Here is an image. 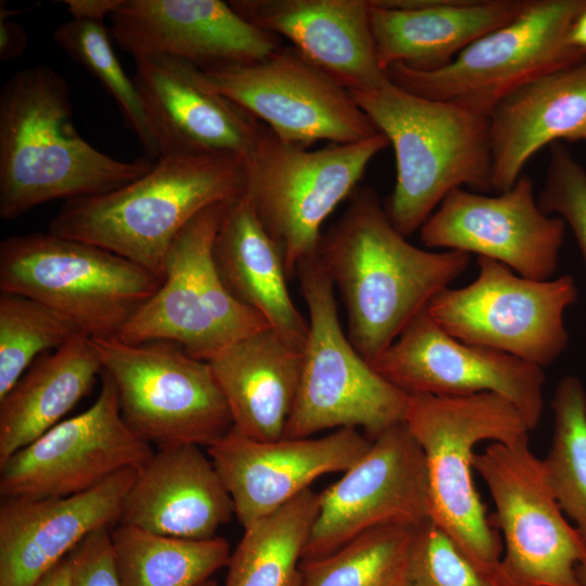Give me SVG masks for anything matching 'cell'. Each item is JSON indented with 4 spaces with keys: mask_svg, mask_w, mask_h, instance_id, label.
Here are the masks:
<instances>
[{
    "mask_svg": "<svg viewBox=\"0 0 586 586\" xmlns=\"http://www.w3.org/2000/svg\"><path fill=\"white\" fill-rule=\"evenodd\" d=\"M318 254L345 304L347 337L369 364L471 259L461 251L411 244L392 225L377 192L360 184L322 233Z\"/></svg>",
    "mask_w": 586,
    "mask_h": 586,
    "instance_id": "1",
    "label": "cell"
},
{
    "mask_svg": "<svg viewBox=\"0 0 586 586\" xmlns=\"http://www.w3.org/2000/svg\"><path fill=\"white\" fill-rule=\"evenodd\" d=\"M151 158L123 161L94 148L73 123L69 87L48 65L15 73L0 92V217L14 220L54 200L118 189Z\"/></svg>",
    "mask_w": 586,
    "mask_h": 586,
    "instance_id": "2",
    "label": "cell"
},
{
    "mask_svg": "<svg viewBox=\"0 0 586 586\" xmlns=\"http://www.w3.org/2000/svg\"><path fill=\"white\" fill-rule=\"evenodd\" d=\"M246 165L224 153L161 156L141 177L111 192L65 202L49 232L93 244L161 280L179 232L212 205L245 192Z\"/></svg>",
    "mask_w": 586,
    "mask_h": 586,
    "instance_id": "3",
    "label": "cell"
},
{
    "mask_svg": "<svg viewBox=\"0 0 586 586\" xmlns=\"http://www.w3.org/2000/svg\"><path fill=\"white\" fill-rule=\"evenodd\" d=\"M349 92L393 148L395 184L383 205L403 235L420 230L455 189L493 192L488 118L410 93L388 78Z\"/></svg>",
    "mask_w": 586,
    "mask_h": 586,
    "instance_id": "4",
    "label": "cell"
},
{
    "mask_svg": "<svg viewBox=\"0 0 586 586\" xmlns=\"http://www.w3.org/2000/svg\"><path fill=\"white\" fill-rule=\"evenodd\" d=\"M405 423L424 455L431 520L497 586L502 547L473 482L474 448L528 437L523 416L496 393L416 394Z\"/></svg>",
    "mask_w": 586,
    "mask_h": 586,
    "instance_id": "5",
    "label": "cell"
},
{
    "mask_svg": "<svg viewBox=\"0 0 586 586\" xmlns=\"http://www.w3.org/2000/svg\"><path fill=\"white\" fill-rule=\"evenodd\" d=\"M308 309L301 380L283 438L362 429L371 441L405 422L409 395L379 374L344 333L333 281L319 254L296 270Z\"/></svg>",
    "mask_w": 586,
    "mask_h": 586,
    "instance_id": "6",
    "label": "cell"
},
{
    "mask_svg": "<svg viewBox=\"0 0 586 586\" xmlns=\"http://www.w3.org/2000/svg\"><path fill=\"white\" fill-rule=\"evenodd\" d=\"M162 280L110 251L51 232L0 243V291L33 298L92 339L118 336Z\"/></svg>",
    "mask_w": 586,
    "mask_h": 586,
    "instance_id": "7",
    "label": "cell"
},
{
    "mask_svg": "<svg viewBox=\"0 0 586 586\" xmlns=\"http://www.w3.org/2000/svg\"><path fill=\"white\" fill-rule=\"evenodd\" d=\"M381 132L352 143L309 150L279 139L267 126L245 161V193L277 243L290 279L318 253L321 227L349 198L370 164L388 146Z\"/></svg>",
    "mask_w": 586,
    "mask_h": 586,
    "instance_id": "8",
    "label": "cell"
},
{
    "mask_svg": "<svg viewBox=\"0 0 586 586\" xmlns=\"http://www.w3.org/2000/svg\"><path fill=\"white\" fill-rule=\"evenodd\" d=\"M585 5L586 0H531L520 16L471 43L448 65L417 71L394 64L385 74L410 93L488 118L520 87L586 60V53L566 43L569 28Z\"/></svg>",
    "mask_w": 586,
    "mask_h": 586,
    "instance_id": "9",
    "label": "cell"
},
{
    "mask_svg": "<svg viewBox=\"0 0 586 586\" xmlns=\"http://www.w3.org/2000/svg\"><path fill=\"white\" fill-rule=\"evenodd\" d=\"M113 380L129 428L157 449L208 447L232 429L225 396L208 361L166 341L92 339Z\"/></svg>",
    "mask_w": 586,
    "mask_h": 586,
    "instance_id": "10",
    "label": "cell"
},
{
    "mask_svg": "<svg viewBox=\"0 0 586 586\" xmlns=\"http://www.w3.org/2000/svg\"><path fill=\"white\" fill-rule=\"evenodd\" d=\"M228 203L209 206L179 232L166 254L160 288L122 330V341L171 342L208 361L230 344L269 328L228 292L215 265L214 241Z\"/></svg>",
    "mask_w": 586,
    "mask_h": 586,
    "instance_id": "11",
    "label": "cell"
},
{
    "mask_svg": "<svg viewBox=\"0 0 586 586\" xmlns=\"http://www.w3.org/2000/svg\"><path fill=\"white\" fill-rule=\"evenodd\" d=\"M479 273L462 288H445L428 304L432 319L449 335L496 349L540 368L566 349V309L578 290L573 276L533 280L506 265L477 257Z\"/></svg>",
    "mask_w": 586,
    "mask_h": 586,
    "instance_id": "12",
    "label": "cell"
},
{
    "mask_svg": "<svg viewBox=\"0 0 586 586\" xmlns=\"http://www.w3.org/2000/svg\"><path fill=\"white\" fill-rule=\"evenodd\" d=\"M473 469L488 487L504 535L497 586H584L577 566L586 548L563 517L530 438L491 443Z\"/></svg>",
    "mask_w": 586,
    "mask_h": 586,
    "instance_id": "13",
    "label": "cell"
},
{
    "mask_svg": "<svg viewBox=\"0 0 586 586\" xmlns=\"http://www.w3.org/2000/svg\"><path fill=\"white\" fill-rule=\"evenodd\" d=\"M199 78L292 144L352 143L379 133L351 92L292 46L258 61L199 69Z\"/></svg>",
    "mask_w": 586,
    "mask_h": 586,
    "instance_id": "14",
    "label": "cell"
},
{
    "mask_svg": "<svg viewBox=\"0 0 586 586\" xmlns=\"http://www.w3.org/2000/svg\"><path fill=\"white\" fill-rule=\"evenodd\" d=\"M101 379L91 407L62 420L0 464L1 498L76 495L150 460L152 445L124 420L111 377L102 371Z\"/></svg>",
    "mask_w": 586,
    "mask_h": 586,
    "instance_id": "15",
    "label": "cell"
},
{
    "mask_svg": "<svg viewBox=\"0 0 586 586\" xmlns=\"http://www.w3.org/2000/svg\"><path fill=\"white\" fill-rule=\"evenodd\" d=\"M431 519L423 451L405 422L377 438L330 487L319 508L302 561L326 557L371 528L417 526Z\"/></svg>",
    "mask_w": 586,
    "mask_h": 586,
    "instance_id": "16",
    "label": "cell"
},
{
    "mask_svg": "<svg viewBox=\"0 0 586 586\" xmlns=\"http://www.w3.org/2000/svg\"><path fill=\"white\" fill-rule=\"evenodd\" d=\"M373 369L408 395L496 393L511 402L531 431L543 412L544 369L449 335L424 308L374 360Z\"/></svg>",
    "mask_w": 586,
    "mask_h": 586,
    "instance_id": "17",
    "label": "cell"
},
{
    "mask_svg": "<svg viewBox=\"0 0 586 586\" xmlns=\"http://www.w3.org/2000/svg\"><path fill=\"white\" fill-rule=\"evenodd\" d=\"M565 229L560 217L540 209L533 179L522 174L512 188L494 195L453 190L419 231L425 247L473 253L524 278L549 280Z\"/></svg>",
    "mask_w": 586,
    "mask_h": 586,
    "instance_id": "18",
    "label": "cell"
},
{
    "mask_svg": "<svg viewBox=\"0 0 586 586\" xmlns=\"http://www.w3.org/2000/svg\"><path fill=\"white\" fill-rule=\"evenodd\" d=\"M359 430L262 442L231 429L206 448L243 527L275 512L327 473L344 472L370 447Z\"/></svg>",
    "mask_w": 586,
    "mask_h": 586,
    "instance_id": "19",
    "label": "cell"
},
{
    "mask_svg": "<svg viewBox=\"0 0 586 586\" xmlns=\"http://www.w3.org/2000/svg\"><path fill=\"white\" fill-rule=\"evenodd\" d=\"M110 22L112 38L132 56L162 54L201 71L258 61L283 46L220 0H124Z\"/></svg>",
    "mask_w": 586,
    "mask_h": 586,
    "instance_id": "20",
    "label": "cell"
},
{
    "mask_svg": "<svg viewBox=\"0 0 586 586\" xmlns=\"http://www.w3.org/2000/svg\"><path fill=\"white\" fill-rule=\"evenodd\" d=\"M137 473L123 469L66 497L1 498L0 586H36L90 534L117 525Z\"/></svg>",
    "mask_w": 586,
    "mask_h": 586,
    "instance_id": "21",
    "label": "cell"
},
{
    "mask_svg": "<svg viewBox=\"0 0 586 586\" xmlns=\"http://www.w3.org/2000/svg\"><path fill=\"white\" fill-rule=\"evenodd\" d=\"M133 60V80L153 127L160 157L224 153L247 160L265 130L263 123L204 87L199 68L189 63L154 53L137 54Z\"/></svg>",
    "mask_w": 586,
    "mask_h": 586,
    "instance_id": "22",
    "label": "cell"
},
{
    "mask_svg": "<svg viewBox=\"0 0 586 586\" xmlns=\"http://www.w3.org/2000/svg\"><path fill=\"white\" fill-rule=\"evenodd\" d=\"M245 21L280 38L348 91L381 86L387 76L371 29V0H231Z\"/></svg>",
    "mask_w": 586,
    "mask_h": 586,
    "instance_id": "23",
    "label": "cell"
},
{
    "mask_svg": "<svg viewBox=\"0 0 586 586\" xmlns=\"http://www.w3.org/2000/svg\"><path fill=\"white\" fill-rule=\"evenodd\" d=\"M235 515L208 454L196 445L157 449L138 469L118 524L184 539H208Z\"/></svg>",
    "mask_w": 586,
    "mask_h": 586,
    "instance_id": "24",
    "label": "cell"
},
{
    "mask_svg": "<svg viewBox=\"0 0 586 586\" xmlns=\"http://www.w3.org/2000/svg\"><path fill=\"white\" fill-rule=\"evenodd\" d=\"M381 67L440 69L471 43L520 16L531 0H371Z\"/></svg>",
    "mask_w": 586,
    "mask_h": 586,
    "instance_id": "25",
    "label": "cell"
},
{
    "mask_svg": "<svg viewBox=\"0 0 586 586\" xmlns=\"http://www.w3.org/2000/svg\"><path fill=\"white\" fill-rule=\"evenodd\" d=\"M493 192L517 182L528 161L547 145L586 138V60L520 87L488 116Z\"/></svg>",
    "mask_w": 586,
    "mask_h": 586,
    "instance_id": "26",
    "label": "cell"
},
{
    "mask_svg": "<svg viewBox=\"0 0 586 586\" xmlns=\"http://www.w3.org/2000/svg\"><path fill=\"white\" fill-rule=\"evenodd\" d=\"M208 362L232 429L262 442L283 438L298 391L303 351L266 328L230 344Z\"/></svg>",
    "mask_w": 586,
    "mask_h": 586,
    "instance_id": "27",
    "label": "cell"
},
{
    "mask_svg": "<svg viewBox=\"0 0 586 586\" xmlns=\"http://www.w3.org/2000/svg\"><path fill=\"white\" fill-rule=\"evenodd\" d=\"M213 255L228 292L260 315L284 341L303 351L308 320L290 295L281 252L245 192L227 204Z\"/></svg>",
    "mask_w": 586,
    "mask_h": 586,
    "instance_id": "28",
    "label": "cell"
},
{
    "mask_svg": "<svg viewBox=\"0 0 586 586\" xmlns=\"http://www.w3.org/2000/svg\"><path fill=\"white\" fill-rule=\"evenodd\" d=\"M102 371L92 337L81 332L38 357L0 399V464L60 423Z\"/></svg>",
    "mask_w": 586,
    "mask_h": 586,
    "instance_id": "29",
    "label": "cell"
},
{
    "mask_svg": "<svg viewBox=\"0 0 586 586\" xmlns=\"http://www.w3.org/2000/svg\"><path fill=\"white\" fill-rule=\"evenodd\" d=\"M318 508L319 493L307 488L244 527L227 564L225 586H298L303 551Z\"/></svg>",
    "mask_w": 586,
    "mask_h": 586,
    "instance_id": "30",
    "label": "cell"
},
{
    "mask_svg": "<svg viewBox=\"0 0 586 586\" xmlns=\"http://www.w3.org/2000/svg\"><path fill=\"white\" fill-rule=\"evenodd\" d=\"M123 586H199L229 562L219 536L184 539L117 524L111 528Z\"/></svg>",
    "mask_w": 586,
    "mask_h": 586,
    "instance_id": "31",
    "label": "cell"
},
{
    "mask_svg": "<svg viewBox=\"0 0 586 586\" xmlns=\"http://www.w3.org/2000/svg\"><path fill=\"white\" fill-rule=\"evenodd\" d=\"M553 432L542 459L562 511L575 522L586 548V390L575 375L561 378L550 403Z\"/></svg>",
    "mask_w": 586,
    "mask_h": 586,
    "instance_id": "32",
    "label": "cell"
},
{
    "mask_svg": "<svg viewBox=\"0 0 586 586\" xmlns=\"http://www.w3.org/2000/svg\"><path fill=\"white\" fill-rule=\"evenodd\" d=\"M415 527L378 526L326 557L302 561L298 586H399Z\"/></svg>",
    "mask_w": 586,
    "mask_h": 586,
    "instance_id": "33",
    "label": "cell"
},
{
    "mask_svg": "<svg viewBox=\"0 0 586 586\" xmlns=\"http://www.w3.org/2000/svg\"><path fill=\"white\" fill-rule=\"evenodd\" d=\"M55 42L101 84L117 104L127 127L137 136L146 155L157 160V140L133 79L124 71L103 22L71 20L53 34Z\"/></svg>",
    "mask_w": 586,
    "mask_h": 586,
    "instance_id": "34",
    "label": "cell"
},
{
    "mask_svg": "<svg viewBox=\"0 0 586 586\" xmlns=\"http://www.w3.org/2000/svg\"><path fill=\"white\" fill-rule=\"evenodd\" d=\"M77 332L43 304L0 293V399L38 357L61 347Z\"/></svg>",
    "mask_w": 586,
    "mask_h": 586,
    "instance_id": "35",
    "label": "cell"
},
{
    "mask_svg": "<svg viewBox=\"0 0 586 586\" xmlns=\"http://www.w3.org/2000/svg\"><path fill=\"white\" fill-rule=\"evenodd\" d=\"M399 586H495L431 519L413 530Z\"/></svg>",
    "mask_w": 586,
    "mask_h": 586,
    "instance_id": "36",
    "label": "cell"
},
{
    "mask_svg": "<svg viewBox=\"0 0 586 586\" xmlns=\"http://www.w3.org/2000/svg\"><path fill=\"white\" fill-rule=\"evenodd\" d=\"M549 148L537 202L545 214L560 217L571 229L586 265V168L563 142Z\"/></svg>",
    "mask_w": 586,
    "mask_h": 586,
    "instance_id": "37",
    "label": "cell"
},
{
    "mask_svg": "<svg viewBox=\"0 0 586 586\" xmlns=\"http://www.w3.org/2000/svg\"><path fill=\"white\" fill-rule=\"evenodd\" d=\"M71 586H123L117 570L111 528L98 530L69 555Z\"/></svg>",
    "mask_w": 586,
    "mask_h": 586,
    "instance_id": "38",
    "label": "cell"
},
{
    "mask_svg": "<svg viewBox=\"0 0 586 586\" xmlns=\"http://www.w3.org/2000/svg\"><path fill=\"white\" fill-rule=\"evenodd\" d=\"M24 28L10 16L0 15V60L9 62L20 58L27 49Z\"/></svg>",
    "mask_w": 586,
    "mask_h": 586,
    "instance_id": "39",
    "label": "cell"
},
{
    "mask_svg": "<svg viewBox=\"0 0 586 586\" xmlns=\"http://www.w3.org/2000/svg\"><path fill=\"white\" fill-rule=\"evenodd\" d=\"M124 0H64L73 20L103 22L120 7Z\"/></svg>",
    "mask_w": 586,
    "mask_h": 586,
    "instance_id": "40",
    "label": "cell"
},
{
    "mask_svg": "<svg viewBox=\"0 0 586 586\" xmlns=\"http://www.w3.org/2000/svg\"><path fill=\"white\" fill-rule=\"evenodd\" d=\"M566 43L586 53V5L572 22L566 35Z\"/></svg>",
    "mask_w": 586,
    "mask_h": 586,
    "instance_id": "41",
    "label": "cell"
},
{
    "mask_svg": "<svg viewBox=\"0 0 586 586\" xmlns=\"http://www.w3.org/2000/svg\"><path fill=\"white\" fill-rule=\"evenodd\" d=\"M36 586H71V562L68 556L51 569Z\"/></svg>",
    "mask_w": 586,
    "mask_h": 586,
    "instance_id": "42",
    "label": "cell"
},
{
    "mask_svg": "<svg viewBox=\"0 0 586 586\" xmlns=\"http://www.w3.org/2000/svg\"><path fill=\"white\" fill-rule=\"evenodd\" d=\"M577 575L581 583L586 586V564H579L577 566Z\"/></svg>",
    "mask_w": 586,
    "mask_h": 586,
    "instance_id": "43",
    "label": "cell"
},
{
    "mask_svg": "<svg viewBox=\"0 0 586 586\" xmlns=\"http://www.w3.org/2000/svg\"><path fill=\"white\" fill-rule=\"evenodd\" d=\"M199 586H219V585L215 579L209 578V579L205 581L204 583H202Z\"/></svg>",
    "mask_w": 586,
    "mask_h": 586,
    "instance_id": "44",
    "label": "cell"
},
{
    "mask_svg": "<svg viewBox=\"0 0 586 586\" xmlns=\"http://www.w3.org/2000/svg\"><path fill=\"white\" fill-rule=\"evenodd\" d=\"M584 141H586V138H585V140H584Z\"/></svg>",
    "mask_w": 586,
    "mask_h": 586,
    "instance_id": "45",
    "label": "cell"
}]
</instances>
